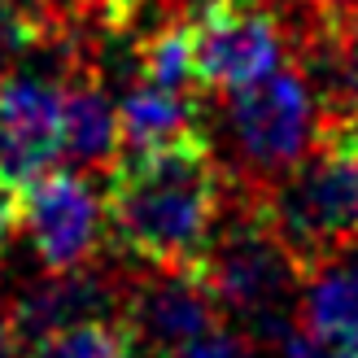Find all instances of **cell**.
<instances>
[{"label": "cell", "instance_id": "obj_1", "mask_svg": "<svg viewBox=\"0 0 358 358\" xmlns=\"http://www.w3.org/2000/svg\"><path fill=\"white\" fill-rule=\"evenodd\" d=\"M227 214V171L210 136L127 149L105 171V223L127 262L184 271L206 258Z\"/></svg>", "mask_w": 358, "mask_h": 358}, {"label": "cell", "instance_id": "obj_2", "mask_svg": "<svg viewBox=\"0 0 358 358\" xmlns=\"http://www.w3.org/2000/svg\"><path fill=\"white\" fill-rule=\"evenodd\" d=\"M241 196V210L219 227L206 258L196 262V275L210 284L223 315L241 319L254 341H275L293 332V301H301L306 271L262 219L254 196Z\"/></svg>", "mask_w": 358, "mask_h": 358}, {"label": "cell", "instance_id": "obj_3", "mask_svg": "<svg viewBox=\"0 0 358 358\" xmlns=\"http://www.w3.org/2000/svg\"><path fill=\"white\" fill-rule=\"evenodd\" d=\"M245 192L258 201L262 219L289 245L301 271H315L358 241V157L332 140H315L289 175Z\"/></svg>", "mask_w": 358, "mask_h": 358}, {"label": "cell", "instance_id": "obj_4", "mask_svg": "<svg viewBox=\"0 0 358 358\" xmlns=\"http://www.w3.org/2000/svg\"><path fill=\"white\" fill-rule=\"evenodd\" d=\"M227 131L236 145L245 188H266L289 175L319 140V101L301 66H280L266 79L231 92Z\"/></svg>", "mask_w": 358, "mask_h": 358}, {"label": "cell", "instance_id": "obj_5", "mask_svg": "<svg viewBox=\"0 0 358 358\" xmlns=\"http://www.w3.org/2000/svg\"><path fill=\"white\" fill-rule=\"evenodd\" d=\"M192 31V79L196 92H241L280 70L289 35L280 17L258 0L210 5L188 17Z\"/></svg>", "mask_w": 358, "mask_h": 358}, {"label": "cell", "instance_id": "obj_6", "mask_svg": "<svg viewBox=\"0 0 358 358\" xmlns=\"http://www.w3.org/2000/svg\"><path fill=\"white\" fill-rule=\"evenodd\" d=\"M22 231L48 271H83L105 236V201L75 171H44L22 192Z\"/></svg>", "mask_w": 358, "mask_h": 358}, {"label": "cell", "instance_id": "obj_7", "mask_svg": "<svg viewBox=\"0 0 358 358\" xmlns=\"http://www.w3.org/2000/svg\"><path fill=\"white\" fill-rule=\"evenodd\" d=\"M62 157V83L0 70V188L22 196Z\"/></svg>", "mask_w": 358, "mask_h": 358}, {"label": "cell", "instance_id": "obj_8", "mask_svg": "<svg viewBox=\"0 0 358 358\" xmlns=\"http://www.w3.org/2000/svg\"><path fill=\"white\" fill-rule=\"evenodd\" d=\"M122 319L136 332L140 354L166 358L171 350L219 328L223 306L214 301L210 284L196 275V266H184V271H149L122 297Z\"/></svg>", "mask_w": 358, "mask_h": 358}, {"label": "cell", "instance_id": "obj_9", "mask_svg": "<svg viewBox=\"0 0 358 358\" xmlns=\"http://www.w3.org/2000/svg\"><path fill=\"white\" fill-rule=\"evenodd\" d=\"M122 153L118 105L92 70L75 66L62 79V157L83 171H110Z\"/></svg>", "mask_w": 358, "mask_h": 358}, {"label": "cell", "instance_id": "obj_10", "mask_svg": "<svg viewBox=\"0 0 358 358\" xmlns=\"http://www.w3.org/2000/svg\"><path fill=\"white\" fill-rule=\"evenodd\" d=\"M101 315H114V297L96 275H87V266L83 271H48V280L31 284L13 301V328L27 345Z\"/></svg>", "mask_w": 358, "mask_h": 358}, {"label": "cell", "instance_id": "obj_11", "mask_svg": "<svg viewBox=\"0 0 358 358\" xmlns=\"http://www.w3.org/2000/svg\"><path fill=\"white\" fill-rule=\"evenodd\" d=\"M118 131L127 149H157V145L188 140V136H206L192 96L166 92V87L140 83V79L118 101Z\"/></svg>", "mask_w": 358, "mask_h": 358}, {"label": "cell", "instance_id": "obj_12", "mask_svg": "<svg viewBox=\"0 0 358 358\" xmlns=\"http://www.w3.org/2000/svg\"><path fill=\"white\" fill-rule=\"evenodd\" d=\"M301 319L310 332L358 341V241L341 254L306 271L301 284Z\"/></svg>", "mask_w": 358, "mask_h": 358}, {"label": "cell", "instance_id": "obj_13", "mask_svg": "<svg viewBox=\"0 0 358 358\" xmlns=\"http://www.w3.org/2000/svg\"><path fill=\"white\" fill-rule=\"evenodd\" d=\"M27 358H145V354H140V341L127 328V319L101 315L27 345Z\"/></svg>", "mask_w": 358, "mask_h": 358}, {"label": "cell", "instance_id": "obj_14", "mask_svg": "<svg viewBox=\"0 0 358 358\" xmlns=\"http://www.w3.org/2000/svg\"><path fill=\"white\" fill-rule=\"evenodd\" d=\"M166 358H258V341L249 332H241V328L219 324V328H210L206 336H196V341L171 350Z\"/></svg>", "mask_w": 358, "mask_h": 358}, {"label": "cell", "instance_id": "obj_15", "mask_svg": "<svg viewBox=\"0 0 358 358\" xmlns=\"http://www.w3.org/2000/svg\"><path fill=\"white\" fill-rule=\"evenodd\" d=\"M284 358H358V341H341V336L297 328V332L284 336Z\"/></svg>", "mask_w": 358, "mask_h": 358}, {"label": "cell", "instance_id": "obj_16", "mask_svg": "<svg viewBox=\"0 0 358 358\" xmlns=\"http://www.w3.org/2000/svg\"><path fill=\"white\" fill-rule=\"evenodd\" d=\"M319 140H332V145H341L345 153L358 157V114L354 118H332V122L319 118Z\"/></svg>", "mask_w": 358, "mask_h": 358}, {"label": "cell", "instance_id": "obj_17", "mask_svg": "<svg viewBox=\"0 0 358 358\" xmlns=\"http://www.w3.org/2000/svg\"><path fill=\"white\" fill-rule=\"evenodd\" d=\"M0 358H27V341L13 328V310L0 306Z\"/></svg>", "mask_w": 358, "mask_h": 358}, {"label": "cell", "instance_id": "obj_18", "mask_svg": "<svg viewBox=\"0 0 358 358\" xmlns=\"http://www.w3.org/2000/svg\"><path fill=\"white\" fill-rule=\"evenodd\" d=\"M184 13H201V9H210V5H231V0H175Z\"/></svg>", "mask_w": 358, "mask_h": 358}, {"label": "cell", "instance_id": "obj_19", "mask_svg": "<svg viewBox=\"0 0 358 358\" xmlns=\"http://www.w3.org/2000/svg\"><path fill=\"white\" fill-rule=\"evenodd\" d=\"M301 9H341V5H358V0H297Z\"/></svg>", "mask_w": 358, "mask_h": 358}]
</instances>
